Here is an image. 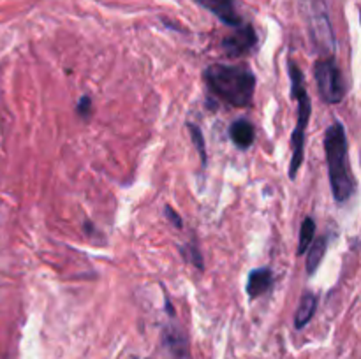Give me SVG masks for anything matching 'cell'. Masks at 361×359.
Masks as SVG:
<instances>
[{
    "label": "cell",
    "mask_w": 361,
    "mask_h": 359,
    "mask_svg": "<svg viewBox=\"0 0 361 359\" xmlns=\"http://www.w3.org/2000/svg\"><path fill=\"white\" fill-rule=\"evenodd\" d=\"M205 81L210 90L229 106L247 108L255 90L254 72L244 65L213 64L206 67Z\"/></svg>",
    "instance_id": "6da1fadb"
},
{
    "label": "cell",
    "mask_w": 361,
    "mask_h": 359,
    "mask_svg": "<svg viewBox=\"0 0 361 359\" xmlns=\"http://www.w3.org/2000/svg\"><path fill=\"white\" fill-rule=\"evenodd\" d=\"M324 151H326L328 176H330L331 194L337 203H347L356 190L354 176L351 173L347 159V136L344 125L339 120L326 129L324 134Z\"/></svg>",
    "instance_id": "7a4b0ae2"
},
{
    "label": "cell",
    "mask_w": 361,
    "mask_h": 359,
    "mask_svg": "<svg viewBox=\"0 0 361 359\" xmlns=\"http://www.w3.org/2000/svg\"><path fill=\"white\" fill-rule=\"evenodd\" d=\"M289 78H291V94L298 104V120L294 133L291 136V147H293V157H291V166H289V176L294 180L298 174V169L303 162V151H305V133H307V125L310 120V97H308L307 87H305L303 72L296 65L294 60H289Z\"/></svg>",
    "instance_id": "3957f363"
},
{
    "label": "cell",
    "mask_w": 361,
    "mask_h": 359,
    "mask_svg": "<svg viewBox=\"0 0 361 359\" xmlns=\"http://www.w3.org/2000/svg\"><path fill=\"white\" fill-rule=\"evenodd\" d=\"M317 90L326 104H340L346 97V81L335 57L321 58L314 65Z\"/></svg>",
    "instance_id": "277c9868"
},
{
    "label": "cell",
    "mask_w": 361,
    "mask_h": 359,
    "mask_svg": "<svg viewBox=\"0 0 361 359\" xmlns=\"http://www.w3.org/2000/svg\"><path fill=\"white\" fill-rule=\"evenodd\" d=\"M258 44V34L252 25H240L236 27L235 34L228 35L222 41V49L228 57H244L251 53L254 46Z\"/></svg>",
    "instance_id": "5b68a950"
},
{
    "label": "cell",
    "mask_w": 361,
    "mask_h": 359,
    "mask_svg": "<svg viewBox=\"0 0 361 359\" xmlns=\"http://www.w3.org/2000/svg\"><path fill=\"white\" fill-rule=\"evenodd\" d=\"M196 2L229 27L236 28L242 25V18L235 8V0H196Z\"/></svg>",
    "instance_id": "8992f818"
},
{
    "label": "cell",
    "mask_w": 361,
    "mask_h": 359,
    "mask_svg": "<svg viewBox=\"0 0 361 359\" xmlns=\"http://www.w3.org/2000/svg\"><path fill=\"white\" fill-rule=\"evenodd\" d=\"M274 284V273L270 268H255L247 276V296L251 299L259 298L265 292L270 291Z\"/></svg>",
    "instance_id": "52a82bcc"
},
{
    "label": "cell",
    "mask_w": 361,
    "mask_h": 359,
    "mask_svg": "<svg viewBox=\"0 0 361 359\" xmlns=\"http://www.w3.org/2000/svg\"><path fill=\"white\" fill-rule=\"evenodd\" d=\"M229 137H231L233 144L240 150H249V148L254 144V137H255V129L254 125L251 124L245 118H240V120L233 122L229 125Z\"/></svg>",
    "instance_id": "ba28073f"
},
{
    "label": "cell",
    "mask_w": 361,
    "mask_h": 359,
    "mask_svg": "<svg viewBox=\"0 0 361 359\" xmlns=\"http://www.w3.org/2000/svg\"><path fill=\"white\" fill-rule=\"evenodd\" d=\"M317 310V296L314 292H305L300 299V305H298L296 315H294V328L301 329L312 321L314 314Z\"/></svg>",
    "instance_id": "9c48e42d"
},
{
    "label": "cell",
    "mask_w": 361,
    "mask_h": 359,
    "mask_svg": "<svg viewBox=\"0 0 361 359\" xmlns=\"http://www.w3.org/2000/svg\"><path fill=\"white\" fill-rule=\"evenodd\" d=\"M328 249V238L326 236H321L319 240L312 243V247H308V256H307V275L312 276L314 273L319 269L321 262L324 259V253Z\"/></svg>",
    "instance_id": "30bf717a"
},
{
    "label": "cell",
    "mask_w": 361,
    "mask_h": 359,
    "mask_svg": "<svg viewBox=\"0 0 361 359\" xmlns=\"http://www.w3.org/2000/svg\"><path fill=\"white\" fill-rule=\"evenodd\" d=\"M314 235H316V222L312 217H307L303 219L300 227V243H298V256H303L305 250H308L310 247L312 240H314Z\"/></svg>",
    "instance_id": "8fae6325"
},
{
    "label": "cell",
    "mask_w": 361,
    "mask_h": 359,
    "mask_svg": "<svg viewBox=\"0 0 361 359\" xmlns=\"http://www.w3.org/2000/svg\"><path fill=\"white\" fill-rule=\"evenodd\" d=\"M187 127H189V131H190V140H192V144H194L196 150H198V153H199V157H201V164L203 166H206V160H208V157H206V144H205V137H203L201 129H199L196 124H192V122H189Z\"/></svg>",
    "instance_id": "7c38bea8"
},
{
    "label": "cell",
    "mask_w": 361,
    "mask_h": 359,
    "mask_svg": "<svg viewBox=\"0 0 361 359\" xmlns=\"http://www.w3.org/2000/svg\"><path fill=\"white\" fill-rule=\"evenodd\" d=\"M180 252H182L183 259H185L187 262H190L192 266H196L199 272H203V269H205V261H203L201 252H199V250L196 249L192 243H189V245H183L182 249H180Z\"/></svg>",
    "instance_id": "4fadbf2b"
},
{
    "label": "cell",
    "mask_w": 361,
    "mask_h": 359,
    "mask_svg": "<svg viewBox=\"0 0 361 359\" xmlns=\"http://www.w3.org/2000/svg\"><path fill=\"white\" fill-rule=\"evenodd\" d=\"M76 113H78V117L83 118V120H88V118L92 117V97L83 95V97L78 101Z\"/></svg>",
    "instance_id": "5bb4252c"
},
{
    "label": "cell",
    "mask_w": 361,
    "mask_h": 359,
    "mask_svg": "<svg viewBox=\"0 0 361 359\" xmlns=\"http://www.w3.org/2000/svg\"><path fill=\"white\" fill-rule=\"evenodd\" d=\"M164 217H166L167 220H169V222L173 224V226L175 227H178V229H182V217L178 215V213L175 212V210L171 208V206H166V208H164Z\"/></svg>",
    "instance_id": "9a60e30c"
},
{
    "label": "cell",
    "mask_w": 361,
    "mask_h": 359,
    "mask_svg": "<svg viewBox=\"0 0 361 359\" xmlns=\"http://www.w3.org/2000/svg\"><path fill=\"white\" fill-rule=\"evenodd\" d=\"M166 310H167V314L171 315V317H175V310H173V305H171V301H169V298H167V296H166Z\"/></svg>",
    "instance_id": "2e32d148"
}]
</instances>
